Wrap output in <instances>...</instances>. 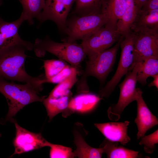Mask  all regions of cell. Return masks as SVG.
<instances>
[{"label":"cell","mask_w":158,"mask_h":158,"mask_svg":"<svg viewBox=\"0 0 158 158\" xmlns=\"http://www.w3.org/2000/svg\"><path fill=\"white\" fill-rule=\"evenodd\" d=\"M75 68L67 65L61 72L54 77L45 80V83L58 84L61 82L71 73Z\"/></svg>","instance_id":"29"},{"label":"cell","mask_w":158,"mask_h":158,"mask_svg":"<svg viewBox=\"0 0 158 158\" xmlns=\"http://www.w3.org/2000/svg\"><path fill=\"white\" fill-rule=\"evenodd\" d=\"M158 130L147 135H144L141 138L139 144L143 145L145 152L151 154L155 149V144L158 143Z\"/></svg>","instance_id":"28"},{"label":"cell","mask_w":158,"mask_h":158,"mask_svg":"<svg viewBox=\"0 0 158 158\" xmlns=\"http://www.w3.org/2000/svg\"><path fill=\"white\" fill-rule=\"evenodd\" d=\"M107 22L103 13L76 17L66 21L64 32L67 35L65 42H74L83 40L93 32L104 25Z\"/></svg>","instance_id":"5"},{"label":"cell","mask_w":158,"mask_h":158,"mask_svg":"<svg viewBox=\"0 0 158 158\" xmlns=\"http://www.w3.org/2000/svg\"><path fill=\"white\" fill-rule=\"evenodd\" d=\"M1 133H0V137H1Z\"/></svg>","instance_id":"33"},{"label":"cell","mask_w":158,"mask_h":158,"mask_svg":"<svg viewBox=\"0 0 158 158\" xmlns=\"http://www.w3.org/2000/svg\"><path fill=\"white\" fill-rule=\"evenodd\" d=\"M131 31L133 37L134 56L128 71H131L137 63L142 62L147 57L158 58V32L147 30Z\"/></svg>","instance_id":"9"},{"label":"cell","mask_w":158,"mask_h":158,"mask_svg":"<svg viewBox=\"0 0 158 158\" xmlns=\"http://www.w3.org/2000/svg\"><path fill=\"white\" fill-rule=\"evenodd\" d=\"M78 72L76 68L65 80L58 83L50 92L48 97L57 98L70 95V90L77 82V75Z\"/></svg>","instance_id":"25"},{"label":"cell","mask_w":158,"mask_h":158,"mask_svg":"<svg viewBox=\"0 0 158 158\" xmlns=\"http://www.w3.org/2000/svg\"><path fill=\"white\" fill-rule=\"evenodd\" d=\"M121 56L116 71L111 79L99 92L100 98L108 97L121 78L128 72L133 62L134 56L133 37L132 32L123 37L120 43Z\"/></svg>","instance_id":"6"},{"label":"cell","mask_w":158,"mask_h":158,"mask_svg":"<svg viewBox=\"0 0 158 158\" xmlns=\"http://www.w3.org/2000/svg\"><path fill=\"white\" fill-rule=\"evenodd\" d=\"M15 136L13 140L14 151L11 156L38 149L49 146L47 141L40 133L30 131L20 126L15 120Z\"/></svg>","instance_id":"11"},{"label":"cell","mask_w":158,"mask_h":158,"mask_svg":"<svg viewBox=\"0 0 158 158\" xmlns=\"http://www.w3.org/2000/svg\"><path fill=\"white\" fill-rule=\"evenodd\" d=\"M157 9H158V0H146L140 9L148 11Z\"/></svg>","instance_id":"30"},{"label":"cell","mask_w":158,"mask_h":158,"mask_svg":"<svg viewBox=\"0 0 158 158\" xmlns=\"http://www.w3.org/2000/svg\"><path fill=\"white\" fill-rule=\"evenodd\" d=\"M70 96V95L57 98L48 97L44 99L42 102L50 121L56 115L66 109Z\"/></svg>","instance_id":"23"},{"label":"cell","mask_w":158,"mask_h":158,"mask_svg":"<svg viewBox=\"0 0 158 158\" xmlns=\"http://www.w3.org/2000/svg\"><path fill=\"white\" fill-rule=\"evenodd\" d=\"M131 30L158 32V9L148 11L141 9L137 11Z\"/></svg>","instance_id":"15"},{"label":"cell","mask_w":158,"mask_h":158,"mask_svg":"<svg viewBox=\"0 0 158 158\" xmlns=\"http://www.w3.org/2000/svg\"><path fill=\"white\" fill-rule=\"evenodd\" d=\"M137 7V11L140 9L146 0H135Z\"/></svg>","instance_id":"32"},{"label":"cell","mask_w":158,"mask_h":158,"mask_svg":"<svg viewBox=\"0 0 158 158\" xmlns=\"http://www.w3.org/2000/svg\"><path fill=\"white\" fill-rule=\"evenodd\" d=\"M153 78V80L148 85L149 87L155 86L158 89V74L152 77Z\"/></svg>","instance_id":"31"},{"label":"cell","mask_w":158,"mask_h":158,"mask_svg":"<svg viewBox=\"0 0 158 158\" xmlns=\"http://www.w3.org/2000/svg\"><path fill=\"white\" fill-rule=\"evenodd\" d=\"M137 9L135 0H125L123 15L117 22L116 30L124 37L131 32V28L136 16Z\"/></svg>","instance_id":"19"},{"label":"cell","mask_w":158,"mask_h":158,"mask_svg":"<svg viewBox=\"0 0 158 158\" xmlns=\"http://www.w3.org/2000/svg\"><path fill=\"white\" fill-rule=\"evenodd\" d=\"M25 15L22 12L19 18L8 22L0 17V52L12 46L22 44L33 50V44L23 40L19 35V29L23 22L26 21Z\"/></svg>","instance_id":"12"},{"label":"cell","mask_w":158,"mask_h":158,"mask_svg":"<svg viewBox=\"0 0 158 158\" xmlns=\"http://www.w3.org/2000/svg\"><path fill=\"white\" fill-rule=\"evenodd\" d=\"M123 37L121 36L115 46L112 47L88 57L85 72L78 84V92L84 93L88 92L86 79L89 76L96 78L101 83L105 80L112 70L117 52Z\"/></svg>","instance_id":"3"},{"label":"cell","mask_w":158,"mask_h":158,"mask_svg":"<svg viewBox=\"0 0 158 158\" xmlns=\"http://www.w3.org/2000/svg\"><path fill=\"white\" fill-rule=\"evenodd\" d=\"M125 7V0H106L102 9L107 19L105 25L116 30L117 23L123 16Z\"/></svg>","instance_id":"17"},{"label":"cell","mask_w":158,"mask_h":158,"mask_svg":"<svg viewBox=\"0 0 158 158\" xmlns=\"http://www.w3.org/2000/svg\"><path fill=\"white\" fill-rule=\"evenodd\" d=\"M43 62L45 80L56 75L67 65L63 61L60 59L46 60Z\"/></svg>","instance_id":"26"},{"label":"cell","mask_w":158,"mask_h":158,"mask_svg":"<svg viewBox=\"0 0 158 158\" xmlns=\"http://www.w3.org/2000/svg\"><path fill=\"white\" fill-rule=\"evenodd\" d=\"M49 157L51 158H73L75 157L72 149L69 147L49 142Z\"/></svg>","instance_id":"27"},{"label":"cell","mask_w":158,"mask_h":158,"mask_svg":"<svg viewBox=\"0 0 158 158\" xmlns=\"http://www.w3.org/2000/svg\"><path fill=\"white\" fill-rule=\"evenodd\" d=\"M32 50L36 56L39 57L44 56L47 52L50 53L75 68L86 55L80 44L74 42H56L48 36L43 39H36L33 44Z\"/></svg>","instance_id":"4"},{"label":"cell","mask_w":158,"mask_h":158,"mask_svg":"<svg viewBox=\"0 0 158 158\" xmlns=\"http://www.w3.org/2000/svg\"><path fill=\"white\" fill-rule=\"evenodd\" d=\"M0 93L5 97L8 104V112L5 121L14 122L13 118L23 107L35 102H42L45 96L38 95L39 92L31 85L18 84L0 78Z\"/></svg>","instance_id":"2"},{"label":"cell","mask_w":158,"mask_h":158,"mask_svg":"<svg viewBox=\"0 0 158 158\" xmlns=\"http://www.w3.org/2000/svg\"><path fill=\"white\" fill-rule=\"evenodd\" d=\"M141 64V62L137 63L131 71H128L124 79L118 85L120 92L118 101L110 106L107 110L108 117L111 121H118L126 107L135 101L137 75Z\"/></svg>","instance_id":"8"},{"label":"cell","mask_w":158,"mask_h":158,"mask_svg":"<svg viewBox=\"0 0 158 158\" xmlns=\"http://www.w3.org/2000/svg\"><path fill=\"white\" fill-rule=\"evenodd\" d=\"M121 36L117 30L105 25L82 40L80 45L89 57L109 48Z\"/></svg>","instance_id":"7"},{"label":"cell","mask_w":158,"mask_h":158,"mask_svg":"<svg viewBox=\"0 0 158 158\" xmlns=\"http://www.w3.org/2000/svg\"><path fill=\"white\" fill-rule=\"evenodd\" d=\"M75 0H45V6L38 20V27L44 22H54L61 30L64 31L67 17Z\"/></svg>","instance_id":"10"},{"label":"cell","mask_w":158,"mask_h":158,"mask_svg":"<svg viewBox=\"0 0 158 158\" xmlns=\"http://www.w3.org/2000/svg\"><path fill=\"white\" fill-rule=\"evenodd\" d=\"M100 99L99 96L92 94H81L69 101L66 109L69 110L72 112H87L93 109Z\"/></svg>","instance_id":"16"},{"label":"cell","mask_w":158,"mask_h":158,"mask_svg":"<svg viewBox=\"0 0 158 158\" xmlns=\"http://www.w3.org/2000/svg\"><path fill=\"white\" fill-rule=\"evenodd\" d=\"M27 51L32 50L25 45L18 44L0 52V78L30 84L39 92L45 83L44 75L33 77L27 73L24 66Z\"/></svg>","instance_id":"1"},{"label":"cell","mask_w":158,"mask_h":158,"mask_svg":"<svg viewBox=\"0 0 158 158\" xmlns=\"http://www.w3.org/2000/svg\"><path fill=\"white\" fill-rule=\"evenodd\" d=\"M106 0H75V12L81 16L101 13Z\"/></svg>","instance_id":"24"},{"label":"cell","mask_w":158,"mask_h":158,"mask_svg":"<svg viewBox=\"0 0 158 158\" xmlns=\"http://www.w3.org/2000/svg\"><path fill=\"white\" fill-rule=\"evenodd\" d=\"M74 142L76 149L74 151L75 157L79 158H101L103 153L102 148H95L88 145L85 142L83 136L79 131H73Z\"/></svg>","instance_id":"18"},{"label":"cell","mask_w":158,"mask_h":158,"mask_svg":"<svg viewBox=\"0 0 158 158\" xmlns=\"http://www.w3.org/2000/svg\"><path fill=\"white\" fill-rule=\"evenodd\" d=\"M129 123V121H126L123 122L96 123L94 126L106 139L126 145L130 140V138L127 134Z\"/></svg>","instance_id":"14"},{"label":"cell","mask_w":158,"mask_h":158,"mask_svg":"<svg viewBox=\"0 0 158 158\" xmlns=\"http://www.w3.org/2000/svg\"><path fill=\"white\" fill-rule=\"evenodd\" d=\"M158 74V58L153 56L147 57L141 62L137 74V81L142 85H145L148 77Z\"/></svg>","instance_id":"22"},{"label":"cell","mask_w":158,"mask_h":158,"mask_svg":"<svg viewBox=\"0 0 158 158\" xmlns=\"http://www.w3.org/2000/svg\"><path fill=\"white\" fill-rule=\"evenodd\" d=\"M118 142L105 138L99 146L105 153L107 158H136L138 157V152L135 151L118 145Z\"/></svg>","instance_id":"20"},{"label":"cell","mask_w":158,"mask_h":158,"mask_svg":"<svg viewBox=\"0 0 158 158\" xmlns=\"http://www.w3.org/2000/svg\"><path fill=\"white\" fill-rule=\"evenodd\" d=\"M23 7V12L26 16L28 24H33V19H39L45 5V0H18Z\"/></svg>","instance_id":"21"},{"label":"cell","mask_w":158,"mask_h":158,"mask_svg":"<svg viewBox=\"0 0 158 158\" xmlns=\"http://www.w3.org/2000/svg\"><path fill=\"white\" fill-rule=\"evenodd\" d=\"M142 92L139 88H136L135 100L137 103V113L134 122L137 126L138 139L144 136L146 132L158 124L157 118L150 111L142 97Z\"/></svg>","instance_id":"13"}]
</instances>
